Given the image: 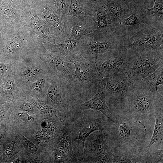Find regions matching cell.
Here are the masks:
<instances>
[{
	"label": "cell",
	"instance_id": "obj_4",
	"mask_svg": "<svg viewBox=\"0 0 163 163\" xmlns=\"http://www.w3.org/2000/svg\"><path fill=\"white\" fill-rule=\"evenodd\" d=\"M106 55L99 56L94 61L102 78L125 72L136 56L120 46Z\"/></svg>",
	"mask_w": 163,
	"mask_h": 163
},
{
	"label": "cell",
	"instance_id": "obj_10",
	"mask_svg": "<svg viewBox=\"0 0 163 163\" xmlns=\"http://www.w3.org/2000/svg\"><path fill=\"white\" fill-rule=\"evenodd\" d=\"M106 93L100 82L97 91L92 98L82 104H73L72 107L77 113L88 109L99 111L109 120L112 117L113 113L106 103Z\"/></svg>",
	"mask_w": 163,
	"mask_h": 163
},
{
	"label": "cell",
	"instance_id": "obj_9",
	"mask_svg": "<svg viewBox=\"0 0 163 163\" xmlns=\"http://www.w3.org/2000/svg\"><path fill=\"white\" fill-rule=\"evenodd\" d=\"M51 84L47 90L49 97L52 102L65 111L71 105V97L73 92L72 88L60 78L57 82Z\"/></svg>",
	"mask_w": 163,
	"mask_h": 163
},
{
	"label": "cell",
	"instance_id": "obj_22",
	"mask_svg": "<svg viewBox=\"0 0 163 163\" xmlns=\"http://www.w3.org/2000/svg\"><path fill=\"white\" fill-rule=\"evenodd\" d=\"M40 69L36 66H32L26 69L23 72V75L26 78L30 79L35 78L40 72Z\"/></svg>",
	"mask_w": 163,
	"mask_h": 163
},
{
	"label": "cell",
	"instance_id": "obj_3",
	"mask_svg": "<svg viewBox=\"0 0 163 163\" xmlns=\"http://www.w3.org/2000/svg\"><path fill=\"white\" fill-rule=\"evenodd\" d=\"M75 67L73 92L82 94H95L102 78L96 68L94 62L82 58H68Z\"/></svg>",
	"mask_w": 163,
	"mask_h": 163
},
{
	"label": "cell",
	"instance_id": "obj_15",
	"mask_svg": "<svg viewBox=\"0 0 163 163\" xmlns=\"http://www.w3.org/2000/svg\"><path fill=\"white\" fill-rule=\"evenodd\" d=\"M104 2L115 22L121 21L126 13L130 12V8L134 3L130 0H104Z\"/></svg>",
	"mask_w": 163,
	"mask_h": 163
},
{
	"label": "cell",
	"instance_id": "obj_32",
	"mask_svg": "<svg viewBox=\"0 0 163 163\" xmlns=\"http://www.w3.org/2000/svg\"><path fill=\"white\" fill-rule=\"evenodd\" d=\"M21 107L23 110L28 112L32 111L34 109L33 105L28 103H23L21 105Z\"/></svg>",
	"mask_w": 163,
	"mask_h": 163
},
{
	"label": "cell",
	"instance_id": "obj_20",
	"mask_svg": "<svg viewBox=\"0 0 163 163\" xmlns=\"http://www.w3.org/2000/svg\"><path fill=\"white\" fill-rule=\"evenodd\" d=\"M57 47L59 50L65 52H69L75 49L77 47V43L74 40H68L63 43L57 45Z\"/></svg>",
	"mask_w": 163,
	"mask_h": 163
},
{
	"label": "cell",
	"instance_id": "obj_36",
	"mask_svg": "<svg viewBox=\"0 0 163 163\" xmlns=\"http://www.w3.org/2000/svg\"><path fill=\"white\" fill-rule=\"evenodd\" d=\"M13 5H17L18 3V0H8Z\"/></svg>",
	"mask_w": 163,
	"mask_h": 163
},
{
	"label": "cell",
	"instance_id": "obj_19",
	"mask_svg": "<svg viewBox=\"0 0 163 163\" xmlns=\"http://www.w3.org/2000/svg\"><path fill=\"white\" fill-rule=\"evenodd\" d=\"M140 6L134 3L130 8L131 15L123 19V24L126 26L135 27L139 25V21L136 14V11Z\"/></svg>",
	"mask_w": 163,
	"mask_h": 163
},
{
	"label": "cell",
	"instance_id": "obj_17",
	"mask_svg": "<svg viewBox=\"0 0 163 163\" xmlns=\"http://www.w3.org/2000/svg\"><path fill=\"white\" fill-rule=\"evenodd\" d=\"M154 116L155 120L154 131L149 143L145 147L146 151H148L155 143L159 142L163 143V109L156 112Z\"/></svg>",
	"mask_w": 163,
	"mask_h": 163
},
{
	"label": "cell",
	"instance_id": "obj_23",
	"mask_svg": "<svg viewBox=\"0 0 163 163\" xmlns=\"http://www.w3.org/2000/svg\"><path fill=\"white\" fill-rule=\"evenodd\" d=\"M46 82L45 79L41 77L31 85V87L34 90L39 92L41 91L44 88Z\"/></svg>",
	"mask_w": 163,
	"mask_h": 163
},
{
	"label": "cell",
	"instance_id": "obj_1",
	"mask_svg": "<svg viewBox=\"0 0 163 163\" xmlns=\"http://www.w3.org/2000/svg\"><path fill=\"white\" fill-rule=\"evenodd\" d=\"M108 120L107 131L111 148L125 155L135 154L144 149L146 130L143 123L122 111L113 113Z\"/></svg>",
	"mask_w": 163,
	"mask_h": 163
},
{
	"label": "cell",
	"instance_id": "obj_18",
	"mask_svg": "<svg viewBox=\"0 0 163 163\" xmlns=\"http://www.w3.org/2000/svg\"><path fill=\"white\" fill-rule=\"evenodd\" d=\"M153 0L154 4L153 7L146 9L144 12L150 18L163 21V3H159L156 0Z\"/></svg>",
	"mask_w": 163,
	"mask_h": 163
},
{
	"label": "cell",
	"instance_id": "obj_35",
	"mask_svg": "<svg viewBox=\"0 0 163 163\" xmlns=\"http://www.w3.org/2000/svg\"><path fill=\"white\" fill-rule=\"evenodd\" d=\"M7 70V68L4 65L0 64V74L5 72Z\"/></svg>",
	"mask_w": 163,
	"mask_h": 163
},
{
	"label": "cell",
	"instance_id": "obj_5",
	"mask_svg": "<svg viewBox=\"0 0 163 163\" xmlns=\"http://www.w3.org/2000/svg\"><path fill=\"white\" fill-rule=\"evenodd\" d=\"M134 82L126 72L102 78L100 83L117 109L115 112L122 110L127 97L135 88Z\"/></svg>",
	"mask_w": 163,
	"mask_h": 163
},
{
	"label": "cell",
	"instance_id": "obj_11",
	"mask_svg": "<svg viewBox=\"0 0 163 163\" xmlns=\"http://www.w3.org/2000/svg\"><path fill=\"white\" fill-rule=\"evenodd\" d=\"M55 155L60 162H71L74 158L71 127L68 124H65L61 131L56 148Z\"/></svg>",
	"mask_w": 163,
	"mask_h": 163
},
{
	"label": "cell",
	"instance_id": "obj_8",
	"mask_svg": "<svg viewBox=\"0 0 163 163\" xmlns=\"http://www.w3.org/2000/svg\"><path fill=\"white\" fill-rule=\"evenodd\" d=\"M121 46L136 56L143 52L163 50L162 33L142 34L130 44Z\"/></svg>",
	"mask_w": 163,
	"mask_h": 163
},
{
	"label": "cell",
	"instance_id": "obj_6",
	"mask_svg": "<svg viewBox=\"0 0 163 163\" xmlns=\"http://www.w3.org/2000/svg\"><path fill=\"white\" fill-rule=\"evenodd\" d=\"M162 65L163 50L143 52L134 58L126 72L135 82L146 77Z\"/></svg>",
	"mask_w": 163,
	"mask_h": 163
},
{
	"label": "cell",
	"instance_id": "obj_7",
	"mask_svg": "<svg viewBox=\"0 0 163 163\" xmlns=\"http://www.w3.org/2000/svg\"><path fill=\"white\" fill-rule=\"evenodd\" d=\"M106 117L85 118L78 121L74 129H71L72 141L79 140L82 143L84 152L85 142L91 133L96 131H107L109 129V122Z\"/></svg>",
	"mask_w": 163,
	"mask_h": 163
},
{
	"label": "cell",
	"instance_id": "obj_30",
	"mask_svg": "<svg viewBox=\"0 0 163 163\" xmlns=\"http://www.w3.org/2000/svg\"><path fill=\"white\" fill-rule=\"evenodd\" d=\"M14 85L12 81L8 80L6 82L5 86V89L6 91L11 93L14 89Z\"/></svg>",
	"mask_w": 163,
	"mask_h": 163
},
{
	"label": "cell",
	"instance_id": "obj_21",
	"mask_svg": "<svg viewBox=\"0 0 163 163\" xmlns=\"http://www.w3.org/2000/svg\"><path fill=\"white\" fill-rule=\"evenodd\" d=\"M113 149L101 155L98 158L96 163H113Z\"/></svg>",
	"mask_w": 163,
	"mask_h": 163
},
{
	"label": "cell",
	"instance_id": "obj_14",
	"mask_svg": "<svg viewBox=\"0 0 163 163\" xmlns=\"http://www.w3.org/2000/svg\"><path fill=\"white\" fill-rule=\"evenodd\" d=\"M135 83L146 90L148 95L160 96L158 87L163 83V65L145 78L135 82Z\"/></svg>",
	"mask_w": 163,
	"mask_h": 163
},
{
	"label": "cell",
	"instance_id": "obj_13",
	"mask_svg": "<svg viewBox=\"0 0 163 163\" xmlns=\"http://www.w3.org/2000/svg\"><path fill=\"white\" fill-rule=\"evenodd\" d=\"M104 131L93 132L88 136L85 142V149L86 148L88 150L94 162H96L98 157L109 149V148L106 144L105 140L108 133Z\"/></svg>",
	"mask_w": 163,
	"mask_h": 163
},
{
	"label": "cell",
	"instance_id": "obj_2",
	"mask_svg": "<svg viewBox=\"0 0 163 163\" xmlns=\"http://www.w3.org/2000/svg\"><path fill=\"white\" fill-rule=\"evenodd\" d=\"M134 85L127 97L121 111L142 123L150 120L156 112L163 109V97L162 95H147L143 88L135 82Z\"/></svg>",
	"mask_w": 163,
	"mask_h": 163
},
{
	"label": "cell",
	"instance_id": "obj_25",
	"mask_svg": "<svg viewBox=\"0 0 163 163\" xmlns=\"http://www.w3.org/2000/svg\"><path fill=\"white\" fill-rule=\"evenodd\" d=\"M70 8L71 12L75 15L79 16L82 14L80 6L76 0H72Z\"/></svg>",
	"mask_w": 163,
	"mask_h": 163
},
{
	"label": "cell",
	"instance_id": "obj_12",
	"mask_svg": "<svg viewBox=\"0 0 163 163\" xmlns=\"http://www.w3.org/2000/svg\"><path fill=\"white\" fill-rule=\"evenodd\" d=\"M113 149V163H162L163 158L155 154L152 149H144L131 155L123 154L114 148Z\"/></svg>",
	"mask_w": 163,
	"mask_h": 163
},
{
	"label": "cell",
	"instance_id": "obj_38",
	"mask_svg": "<svg viewBox=\"0 0 163 163\" xmlns=\"http://www.w3.org/2000/svg\"><path fill=\"white\" fill-rule=\"evenodd\" d=\"M30 163H40V161L38 160H32L30 162Z\"/></svg>",
	"mask_w": 163,
	"mask_h": 163
},
{
	"label": "cell",
	"instance_id": "obj_24",
	"mask_svg": "<svg viewBox=\"0 0 163 163\" xmlns=\"http://www.w3.org/2000/svg\"><path fill=\"white\" fill-rule=\"evenodd\" d=\"M106 14L103 11H101L97 14V19L98 26L101 27H105L107 25Z\"/></svg>",
	"mask_w": 163,
	"mask_h": 163
},
{
	"label": "cell",
	"instance_id": "obj_33",
	"mask_svg": "<svg viewBox=\"0 0 163 163\" xmlns=\"http://www.w3.org/2000/svg\"><path fill=\"white\" fill-rule=\"evenodd\" d=\"M18 115L22 119L26 121H32L34 120L33 117L26 113L20 112Z\"/></svg>",
	"mask_w": 163,
	"mask_h": 163
},
{
	"label": "cell",
	"instance_id": "obj_28",
	"mask_svg": "<svg viewBox=\"0 0 163 163\" xmlns=\"http://www.w3.org/2000/svg\"><path fill=\"white\" fill-rule=\"evenodd\" d=\"M38 135L39 138L45 142H48L50 140V136L49 133L47 132L42 131L41 132L39 133Z\"/></svg>",
	"mask_w": 163,
	"mask_h": 163
},
{
	"label": "cell",
	"instance_id": "obj_39",
	"mask_svg": "<svg viewBox=\"0 0 163 163\" xmlns=\"http://www.w3.org/2000/svg\"><path fill=\"white\" fill-rule=\"evenodd\" d=\"M1 37V34L0 33V38Z\"/></svg>",
	"mask_w": 163,
	"mask_h": 163
},
{
	"label": "cell",
	"instance_id": "obj_34",
	"mask_svg": "<svg viewBox=\"0 0 163 163\" xmlns=\"http://www.w3.org/2000/svg\"><path fill=\"white\" fill-rule=\"evenodd\" d=\"M56 4L61 10L64 9L66 3V0H56Z\"/></svg>",
	"mask_w": 163,
	"mask_h": 163
},
{
	"label": "cell",
	"instance_id": "obj_27",
	"mask_svg": "<svg viewBox=\"0 0 163 163\" xmlns=\"http://www.w3.org/2000/svg\"><path fill=\"white\" fill-rule=\"evenodd\" d=\"M85 32L83 28L80 26H76L73 29L72 33L74 36L80 37L84 34Z\"/></svg>",
	"mask_w": 163,
	"mask_h": 163
},
{
	"label": "cell",
	"instance_id": "obj_29",
	"mask_svg": "<svg viewBox=\"0 0 163 163\" xmlns=\"http://www.w3.org/2000/svg\"><path fill=\"white\" fill-rule=\"evenodd\" d=\"M53 16L51 14H47L46 16V18L47 21L50 22L51 24L53 25V26H56L57 27H59V24L55 17Z\"/></svg>",
	"mask_w": 163,
	"mask_h": 163
},
{
	"label": "cell",
	"instance_id": "obj_26",
	"mask_svg": "<svg viewBox=\"0 0 163 163\" xmlns=\"http://www.w3.org/2000/svg\"><path fill=\"white\" fill-rule=\"evenodd\" d=\"M24 146L26 149L30 152L33 153L35 152L37 150V148L36 145L33 142L25 138L24 137Z\"/></svg>",
	"mask_w": 163,
	"mask_h": 163
},
{
	"label": "cell",
	"instance_id": "obj_37",
	"mask_svg": "<svg viewBox=\"0 0 163 163\" xmlns=\"http://www.w3.org/2000/svg\"><path fill=\"white\" fill-rule=\"evenodd\" d=\"M135 3L140 5V0H130Z\"/></svg>",
	"mask_w": 163,
	"mask_h": 163
},
{
	"label": "cell",
	"instance_id": "obj_16",
	"mask_svg": "<svg viewBox=\"0 0 163 163\" xmlns=\"http://www.w3.org/2000/svg\"><path fill=\"white\" fill-rule=\"evenodd\" d=\"M119 46L117 43H109L103 41L90 42L85 49V53L90 56H97L107 53L117 48Z\"/></svg>",
	"mask_w": 163,
	"mask_h": 163
},
{
	"label": "cell",
	"instance_id": "obj_31",
	"mask_svg": "<svg viewBox=\"0 0 163 163\" xmlns=\"http://www.w3.org/2000/svg\"><path fill=\"white\" fill-rule=\"evenodd\" d=\"M17 47V45L15 43L11 42L6 46L5 50V52L8 53H11L15 50Z\"/></svg>",
	"mask_w": 163,
	"mask_h": 163
}]
</instances>
